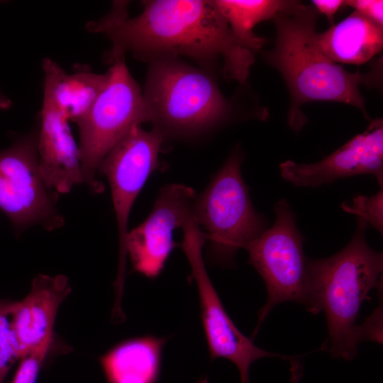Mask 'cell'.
<instances>
[{"mask_svg":"<svg viewBox=\"0 0 383 383\" xmlns=\"http://www.w3.org/2000/svg\"><path fill=\"white\" fill-rule=\"evenodd\" d=\"M16 303L0 298V383L4 382L13 364L21 359L15 326Z\"/></svg>","mask_w":383,"mask_h":383,"instance_id":"obj_19","label":"cell"},{"mask_svg":"<svg viewBox=\"0 0 383 383\" xmlns=\"http://www.w3.org/2000/svg\"><path fill=\"white\" fill-rule=\"evenodd\" d=\"M194 190L182 184L162 187L146 219L128 231L125 250L134 271L150 279L162 272L171 252L179 245L175 229L193 217Z\"/></svg>","mask_w":383,"mask_h":383,"instance_id":"obj_11","label":"cell"},{"mask_svg":"<svg viewBox=\"0 0 383 383\" xmlns=\"http://www.w3.org/2000/svg\"><path fill=\"white\" fill-rule=\"evenodd\" d=\"M71 292L68 278L38 274L28 295L17 301L15 326L21 345V359L52 340L58 309Z\"/></svg>","mask_w":383,"mask_h":383,"instance_id":"obj_14","label":"cell"},{"mask_svg":"<svg viewBox=\"0 0 383 383\" xmlns=\"http://www.w3.org/2000/svg\"><path fill=\"white\" fill-rule=\"evenodd\" d=\"M352 239L340 251L323 259L307 258L308 311H323L333 357L353 360L360 343L356 323L360 306L380 284L383 254L365 238L367 223L357 218Z\"/></svg>","mask_w":383,"mask_h":383,"instance_id":"obj_3","label":"cell"},{"mask_svg":"<svg viewBox=\"0 0 383 383\" xmlns=\"http://www.w3.org/2000/svg\"><path fill=\"white\" fill-rule=\"evenodd\" d=\"M274 209L272 226L245 248L248 262L263 279L267 292L266 303L258 312L253 336L275 306L290 301L305 306L307 300V258L296 216L285 199L278 201Z\"/></svg>","mask_w":383,"mask_h":383,"instance_id":"obj_8","label":"cell"},{"mask_svg":"<svg viewBox=\"0 0 383 383\" xmlns=\"http://www.w3.org/2000/svg\"><path fill=\"white\" fill-rule=\"evenodd\" d=\"M127 4L116 2L89 26L111 40L110 58L128 52L148 61L181 56L207 69L220 60L225 77L240 83L248 77L255 52L233 35L214 1H145L133 18L128 17Z\"/></svg>","mask_w":383,"mask_h":383,"instance_id":"obj_1","label":"cell"},{"mask_svg":"<svg viewBox=\"0 0 383 383\" xmlns=\"http://www.w3.org/2000/svg\"><path fill=\"white\" fill-rule=\"evenodd\" d=\"M12 105L11 99L0 89V110H8Z\"/></svg>","mask_w":383,"mask_h":383,"instance_id":"obj_25","label":"cell"},{"mask_svg":"<svg viewBox=\"0 0 383 383\" xmlns=\"http://www.w3.org/2000/svg\"><path fill=\"white\" fill-rule=\"evenodd\" d=\"M299 381H300V379L299 377L296 375L291 376V378H290L291 383H299Z\"/></svg>","mask_w":383,"mask_h":383,"instance_id":"obj_26","label":"cell"},{"mask_svg":"<svg viewBox=\"0 0 383 383\" xmlns=\"http://www.w3.org/2000/svg\"><path fill=\"white\" fill-rule=\"evenodd\" d=\"M341 209L347 213L364 220L381 234L383 232V191L382 188L374 195H357L350 203L344 202Z\"/></svg>","mask_w":383,"mask_h":383,"instance_id":"obj_20","label":"cell"},{"mask_svg":"<svg viewBox=\"0 0 383 383\" xmlns=\"http://www.w3.org/2000/svg\"><path fill=\"white\" fill-rule=\"evenodd\" d=\"M311 3L316 10L324 14L332 25L337 11L345 6V1L342 0H313Z\"/></svg>","mask_w":383,"mask_h":383,"instance_id":"obj_24","label":"cell"},{"mask_svg":"<svg viewBox=\"0 0 383 383\" xmlns=\"http://www.w3.org/2000/svg\"><path fill=\"white\" fill-rule=\"evenodd\" d=\"M279 170L282 177L296 187H318L344 177L371 174L382 188V118L371 121L364 132L322 160L311 164L287 160Z\"/></svg>","mask_w":383,"mask_h":383,"instance_id":"obj_12","label":"cell"},{"mask_svg":"<svg viewBox=\"0 0 383 383\" xmlns=\"http://www.w3.org/2000/svg\"><path fill=\"white\" fill-rule=\"evenodd\" d=\"M38 138V123L0 151V211L16 237L34 226L52 231L65 224L57 206L59 194L48 187L40 170Z\"/></svg>","mask_w":383,"mask_h":383,"instance_id":"obj_7","label":"cell"},{"mask_svg":"<svg viewBox=\"0 0 383 383\" xmlns=\"http://www.w3.org/2000/svg\"><path fill=\"white\" fill-rule=\"evenodd\" d=\"M221 14L233 35L252 52L260 50L266 39L253 33L260 22L273 19L290 1L285 0H216Z\"/></svg>","mask_w":383,"mask_h":383,"instance_id":"obj_18","label":"cell"},{"mask_svg":"<svg viewBox=\"0 0 383 383\" xmlns=\"http://www.w3.org/2000/svg\"><path fill=\"white\" fill-rule=\"evenodd\" d=\"M110 60L106 86L76 123L84 184L94 194L104 190L98 168L105 155L133 127L151 121L143 91L127 67L125 55Z\"/></svg>","mask_w":383,"mask_h":383,"instance_id":"obj_6","label":"cell"},{"mask_svg":"<svg viewBox=\"0 0 383 383\" xmlns=\"http://www.w3.org/2000/svg\"><path fill=\"white\" fill-rule=\"evenodd\" d=\"M39 167L48 187L58 194L69 193L84 184L79 145L69 121L43 101L38 118Z\"/></svg>","mask_w":383,"mask_h":383,"instance_id":"obj_13","label":"cell"},{"mask_svg":"<svg viewBox=\"0 0 383 383\" xmlns=\"http://www.w3.org/2000/svg\"><path fill=\"white\" fill-rule=\"evenodd\" d=\"M182 230L184 237L179 246L189 261L197 287L201 323L211 360L223 358L231 361L239 371L240 383H250V367L257 360L266 357L290 359L257 347L238 329L207 274L202 256L206 242L204 233L194 218L185 223Z\"/></svg>","mask_w":383,"mask_h":383,"instance_id":"obj_9","label":"cell"},{"mask_svg":"<svg viewBox=\"0 0 383 383\" xmlns=\"http://www.w3.org/2000/svg\"><path fill=\"white\" fill-rule=\"evenodd\" d=\"M345 6H350L375 23L383 26L382 0H346Z\"/></svg>","mask_w":383,"mask_h":383,"instance_id":"obj_23","label":"cell"},{"mask_svg":"<svg viewBox=\"0 0 383 383\" xmlns=\"http://www.w3.org/2000/svg\"><path fill=\"white\" fill-rule=\"evenodd\" d=\"M51 342L43 344L21 359L12 383H36Z\"/></svg>","mask_w":383,"mask_h":383,"instance_id":"obj_21","label":"cell"},{"mask_svg":"<svg viewBox=\"0 0 383 383\" xmlns=\"http://www.w3.org/2000/svg\"><path fill=\"white\" fill-rule=\"evenodd\" d=\"M165 138L157 130L133 127L105 155L98 174L109 183L117 221L119 242L116 285L122 286L126 276L125 243L133 206L150 175L158 168L159 153Z\"/></svg>","mask_w":383,"mask_h":383,"instance_id":"obj_10","label":"cell"},{"mask_svg":"<svg viewBox=\"0 0 383 383\" xmlns=\"http://www.w3.org/2000/svg\"><path fill=\"white\" fill-rule=\"evenodd\" d=\"M360 343L366 340L382 344V306L379 305L372 313L359 325Z\"/></svg>","mask_w":383,"mask_h":383,"instance_id":"obj_22","label":"cell"},{"mask_svg":"<svg viewBox=\"0 0 383 383\" xmlns=\"http://www.w3.org/2000/svg\"><path fill=\"white\" fill-rule=\"evenodd\" d=\"M198 383H209L207 377L201 379Z\"/></svg>","mask_w":383,"mask_h":383,"instance_id":"obj_27","label":"cell"},{"mask_svg":"<svg viewBox=\"0 0 383 383\" xmlns=\"http://www.w3.org/2000/svg\"><path fill=\"white\" fill-rule=\"evenodd\" d=\"M149 62L143 94L152 128L165 139L203 133L226 118L229 104L207 71L177 57Z\"/></svg>","mask_w":383,"mask_h":383,"instance_id":"obj_4","label":"cell"},{"mask_svg":"<svg viewBox=\"0 0 383 383\" xmlns=\"http://www.w3.org/2000/svg\"><path fill=\"white\" fill-rule=\"evenodd\" d=\"M167 340L145 335L113 346L100 358L107 383H157Z\"/></svg>","mask_w":383,"mask_h":383,"instance_id":"obj_16","label":"cell"},{"mask_svg":"<svg viewBox=\"0 0 383 383\" xmlns=\"http://www.w3.org/2000/svg\"><path fill=\"white\" fill-rule=\"evenodd\" d=\"M241 165L240 154H232L193 204L194 219L209 242L210 258L223 265H232L238 251L267 228L252 205Z\"/></svg>","mask_w":383,"mask_h":383,"instance_id":"obj_5","label":"cell"},{"mask_svg":"<svg viewBox=\"0 0 383 383\" xmlns=\"http://www.w3.org/2000/svg\"><path fill=\"white\" fill-rule=\"evenodd\" d=\"M317 18L313 6L290 1L274 16V45L264 52L266 61L282 75L288 87L287 122L294 131H299L307 121L301 106L311 101L347 104L367 117L360 86L379 82L377 70L350 72L322 52L316 41Z\"/></svg>","mask_w":383,"mask_h":383,"instance_id":"obj_2","label":"cell"},{"mask_svg":"<svg viewBox=\"0 0 383 383\" xmlns=\"http://www.w3.org/2000/svg\"><path fill=\"white\" fill-rule=\"evenodd\" d=\"M316 41L331 61L360 65L382 52L383 26L354 11L325 32L317 33Z\"/></svg>","mask_w":383,"mask_h":383,"instance_id":"obj_17","label":"cell"},{"mask_svg":"<svg viewBox=\"0 0 383 383\" xmlns=\"http://www.w3.org/2000/svg\"><path fill=\"white\" fill-rule=\"evenodd\" d=\"M42 68L43 101L75 123L90 110L109 79L108 70L99 74L82 68L67 73L50 57L43 60Z\"/></svg>","mask_w":383,"mask_h":383,"instance_id":"obj_15","label":"cell"}]
</instances>
